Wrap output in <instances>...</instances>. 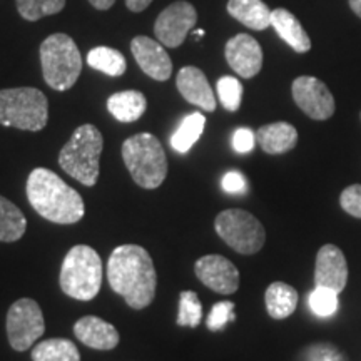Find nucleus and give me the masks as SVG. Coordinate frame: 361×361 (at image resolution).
Instances as JSON below:
<instances>
[{"instance_id":"nucleus-18","label":"nucleus","mask_w":361,"mask_h":361,"mask_svg":"<svg viewBox=\"0 0 361 361\" xmlns=\"http://www.w3.org/2000/svg\"><path fill=\"white\" fill-rule=\"evenodd\" d=\"M271 27H274L279 37L290 45L293 51L305 54L311 49L310 35L306 34L300 20L286 8H276L271 12Z\"/></svg>"},{"instance_id":"nucleus-24","label":"nucleus","mask_w":361,"mask_h":361,"mask_svg":"<svg viewBox=\"0 0 361 361\" xmlns=\"http://www.w3.org/2000/svg\"><path fill=\"white\" fill-rule=\"evenodd\" d=\"M204 126L206 117L201 112H192V114L186 116L171 137V146L179 154H186L189 149L200 141Z\"/></svg>"},{"instance_id":"nucleus-5","label":"nucleus","mask_w":361,"mask_h":361,"mask_svg":"<svg viewBox=\"0 0 361 361\" xmlns=\"http://www.w3.org/2000/svg\"><path fill=\"white\" fill-rule=\"evenodd\" d=\"M102 261L96 250L79 245L67 252L61 268V288L79 301L94 300L101 291Z\"/></svg>"},{"instance_id":"nucleus-23","label":"nucleus","mask_w":361,"mask_h":361,"mask_svg":"<svg viewBox=\"0 0 361 361\" xmlns=\"http://www.w3.org/2000/svg\"><path fill=\"white\" fill-rule=\"evenodd\" d=\"M27 219L13 202L0 196V241L13 243L24 236Z\"/></svg>"},{"instance_id":"nucleus-2","label":"nucleus","mask_w":361,"mask_h":361,"mask_svg":"<svg viewBox=\"0 0 361 361\" xmlns=\"http://www.w3.org/2000/svg\"><path fill=\"white\" fill-rule=\"evenodd\" d=\"M25 189L30 206L51 223L74 224L84 218L85 206L80 194L51 169H34Z\"/></svg>"},{"instance_id":"nucleus-22","label":"nucleus","mask_w":361,"mask_h":361,"mask_svg":"<svg viewBox=\"0 0 361 361\" xmlns=\"http://www.w3.org/2000/svg\"><path fill=\"white\" fill-rule=\"evenodd\" d=\"M264 303L271 318L284 319L295 313L298 306V291L286 283H271L266 290Z\"/></svg>"},{"instance_id":"nucleus-17","label":"nucleus","mask_w":361,"mask_h":361,"mask_svg":"<svg viewBox=\"0 0 361 361\" xmlns=\"http://www.w3.org/2000/svg\"><path fill=\"white\" fill-rule=\"evenodd\" d=\"M75 338L92 350L109 351L119 345V331L114 324L104 322L97 316H84L74 324Z\"/></svg>"},{"instance_id":"nucleus-29","label":"nucleus","mask_w":361,"mask_h":361,"mask_svg":"<svg viewBox=\"0 0 361 361\" xmlns=\"http://www.w3.org/2000/svg\"><path fill=\"white\" fill-rule=\"evenodd\" d=\"M310 310L313 311L319 318H328V316L335 314L338 310V293L329 290V288L316 286L310 293L308 298Z\"/></svg>"},{"instance_id":"nucleus-38","label":"nucleus","mask_w":361,"mask_h":361,"mask_svg":"<svg viewBox=\"0 0 361 361\" xmlns=\"http://www.w3.org/2000/svg\"><path fill=\"white\" fill-rule=\"evenodd\" d=\"M350 7L361 19V0H350Z\"/></svg>"},{"instance_id":"nucleus-20","label":"nucleus","mask_w":361,"mask_h":361,"mask_svg":"<svg viewBox=\"0 0 361 361\" xmlns=\"http://www.w3.org/2000/svg\"><path fill=\"white\" fill-rule=\"evenodd\" d=\"M146 97L139 90H123L107 99V111L119 123H135L146 112Z\"/></svg>"},{"instance_id":"nucleus-27","label":"nucleus","mask_w":361,"mask_h":361,"mask_svg":"<svg viewBox=\"0 0 361 361\" xmlns=\"http://www.w3.org/2000/svg\"><path fill=\"white\" fill-rule=\"evenodd\" d=\"M66 7V0H17V11L25 20L35 22Z\"/></svg>"},{"instance_id":"nucleus-8","label":"nucleus","mask_w":361,"mask_h":361,"mask_svg":"<svg viewBox=\"0 0 361 361\" xmlns=\"http://www.w3.org/2000/svg\"><path fill=\"white\" fill-rule=\"evenodd\" d=\"M214 229L226 245L241 255H255L266 241L263 224L243 209H226L219 213Z\"/></svg>"},{"instance_id":"nucleus-26","label":"nucleus","mask_w":361,"mask_h":361,"mask_svg":"<svg viewBox=\"0 0 361 361\" xmlns=\"http://www.w3.org/2000/svg\"><path fill=\"white\" fill-rule=\"evenodd\" d=\"M87 64L99 72L111 75V78H119L128 69V62L126 57L119 51L112 47H94L87 54Z\"/></svg>"},{"instance_id":"nucleus-15","label":"nucleus","mask_w":361,"mask_h":361,"mask_svg":"<svg viewBox=\"0 0 361 361\" xmlns=\"http://www.w3.org/2000/svg\"><path fill=\"white\" fill-rule=\"evenodd\" d=\"M348 281V264L343 251L335 245H324L316 255L314 284L329 288L338 295L345 290Z\"/></svg>"},{"instance_id":"nucleus-9","label":"nucleus","mask_w":361,"mask_h":361,"mask_svg":"<svg viewBox=\"0 0 361 361\" xmlns=\"http://www.w3.org/2000/svg\"><path fill=\"white\" fill-rule=\"evenodd\" d=\"M44 331V314L39 303L29 298H20L11 306L7 313V336L13 350H29Z\"/></svg>"},{"instance_id":"nucleus-33","label":"nucleus","mask_w":361,"mask_h":361,"mask_svg":"<svg viewBox=\"0 0 361 361\" xmlns=\"http://www.w3.org/2000/svg\"><path fill=\"white\" fill-rule=\"evenodd\" d=\"M340 204L343 211H346L353 218L361 219V184H353V186L343 189Z\"/></svg>"},{"instance_id":"nucleus-35","label":"nucleus","mask_w":361,"mask_h":361,"mask_svg":"<svg viewBox=\"0 0 361 361\" xmlns=\"http://www.w3.org/2000/svg\"><path fill=\"white\" fill-rule=\"evenodd\" d=\"M221 184H223V189L228 194H245L247 189L245 176L238 173V171H229V173H226Z\"/></svg>"},{"instance_id":"nucleus-1","label":"nucleus","mask_w":361,"mask_h":361,"mask_svg":"<svg viewBox=\"0 0 361 361\" xmlns=\"http://www.w3.org/2000/svg\"><path fill=\"white\" fill-rule=\"evenodd\" d=\"M107 279L112 290L123 296L133 310L147 308L156 296V268L142 246L116 247L107 261Z\"/></svg>"},{"instance_id":"nucleus-7","label":"nucleus","mask_w":361,"mask_h":361,"mask_svg":"<svg viewBox=\"0 0 361 361\" xmlns=\"http://www.w3.org/2000/svg\"><path fill=\"white\" fill-rule=\"evenodd\" d=\"M49 121V102L42 90L16 87L0 90V124L20 130H42Z\"/></svg>"},{"instance_id":"nucleus-14","label":"nucleus","mask_w":361,"mask_h":361,"mask_svg":"<svg viewBox=\"0 0 361 361\" xmlns=\"http://www.w3.org/2000/svg\"><path fill=\"white\" fill-rule=\"evenodd\" d=\"M226 61L239 78L251 79L263 67V51L258 40L247 34H238L228 40L224 49Z\"/></svg>"},{"instance_id":"nucleus-10","label":"nucleus","mask_w":361,"mask_h":361,"mask_svg":"<svg viewBox=\"0 0 361 361\" xmlns=\"http://www.w3.org/2000/svg\"><path fill=\"white\" fill-rule=\"evenodd\" d=\"M197 12L194 6L184 0L171 4L159 13L154 24L156 39L164 47H179L184 42L189 30L196 25Z\"/></svg>"},{"instance_id":"nucleus-4","label":"nucleus","mask_w":361,"mask_h":361,"mask_svg":"<svg viewBox=\"0 0 361 361\" xmlns=\"http://www.w3.org/2000/svg\"><path fill=\"white\" fill-rule=\"evenodd\" d=\"M123 159L137 186L156 189L168 176V157L156 135L135 134L123 144Z\"/></svg>"},{"instance_id":"nucleus-19","label":"nucleus","mask_w":361,"mask_h":361,"mask_svg":"<svg viewBox=\"0 0 361 361\" xmlns=\"http://www.w3.org/2000/svg\"><path fill=\"white\" fill-rule=\"evenodd\" d=\"M256 142L268 154H284L298 142V130L288 123L266 124L256 133Z\"/></svg>"},{"instance_id":"nucleus-25","label":"nucleus","mask_w":361,"mask_h":361,"mask_svg":"<svg viewBox=\"0 0 361 361\" xmlns=\"http://www.w3.org/2000/svg\"><path fill=\"white\" fill-rule=\"evenodd\" d=\"M34 361H80L78 346L66 338L40 341L32 350Z\"/></svg>"},{"instance_id":"nucleus-21","label":"nucleus","mask_w":361,"mask_h":361,"mask_svg":"<svg viewBox=\"0 0 361 361\" xmlns=\"http://www.w3.org/2000/svg\"><path fill=\"white\" fill-rule=\"evenodd\" d=\"M228 12L252 30H264L271 27L273 11H269L263 0H229Z\"/></svg>"},{"instance_id":"nucleus-36","label":"nucleus","mask_w":361,"mask_h":361,"mask_svg":"<svg viewBox=\"0 0 361 361\" xmlns=\"http://www.w3.org/2000/svg\"><path fill=\"white\" fill-rule=\"evenodd\" d=\"M152 0H126V6L130 12H142L151 6Z\"/></svg>"},{"instance_id":"nucleus-28","label":"nucleus","mask_w":361,"mask_h":361,"mask_svg":"<svg viewBox=\"0 0 361 361\" xmlns=\"http://www.w3.org/2000/svg\"><path fill=\"white\" fill-rule=\"evenodd\" d=\"M202 318V305L200 296L194 291H183L179 295V311L178 324L179 326L197 328Z\"/></svg>"},{"instance_id":"nucleus-6","label":"nucleus","mask_w":361,"mask_h":361,"mask_svg":"<svg viewBox=\"0 0 361 361\" xmlns=\"http://www.w3.org/2000/svg\"><path fill=\"white\" fill-rule=\"evenodd\" d=\"M40 64L44 80L54 90H67L78 82L82 71V57L67 34H52L40 45Z\"/></svg>"},{"instance_id":"nucleus-37","label":"nucleus","mask_w":361,"mask_h":361,"mask_svg":"<svg viewBox=\"0 0 361 361\" xmlns=\"http://www.w3.org/2000/svg\"><path fill=\"white\" fill-rule=\"evenodd\" d=\"M90 6L99 8V11H107V8H111L114 6L116 0H89Z\"/></svg>"},{"instance_id":"nucleus-31","label":"nucleus","mask_w":361,"mask_h":361,"mask_svg":"<svg viewBox=\"0 0 361 361\" xmlns=\"http://www.w3.org/2000/svg\"><path fill=\"white\" fill-rule=\"evenodd\" d=\"M236 316H234V303L231 301H221L216 303L211 308V313L207 316V329L211 331H219L223 329L229 322H234Z\"/></svg>"},{"instance_id":"nucleus-34","label":"nucleus","mask_w":361,"mask_h":361,"mask_svg":"<svg viewBox=\"0 0 361 361\" xmlns=\"http://www.w3.org/2000/svg\"><path fill=\"white\" fill-rule=\"evenodd\" d=\"M255 144H256V134L247 128H239L233 135L234 151L241 152V154L251 152L252 147H255Z\"/></svg>"},{"instance_id":"nucleus-12","label":"nucleus","mask_w":361,"mask_h":361,"mask_svg":"<svg viewBox=\"0 0 361 361\" xmlns=\"http://www.w3.org/2000/svg\"><path fill=\"white\" fill-rule=\"evenodd\" d=\"M196 276L204 286L219 295H233L239 288V271L221 255L202 256L194 264Z\"/></svg>"},{"instance_id":"nucleus-32","label":"nucleus","mask_w":361,"mask_h":361,"mask_svg":"<svg viewBox=\"0 0 361 361\" xmlns=\"http://www.w3.org/2000/svg\"><path fill=\"white\" fill-rule=\"evenodd\" d=\"M305 361H345V358L333 345L318 343L305 350Z\"/></svg>"},{"instance_id":"nucleus-3","label":"nucleus","mask_w":361,"mask_h":361,"mask_svg":"<svg viewBox=\"0 0 361 361\" xmlns=\"http://www.w3.org/2000/svg\"><path fill=\"white\" fill-rule=\"evenodd\" d=\"M102 147L101 130L92 124H82L59 152V166L84 186H94L99 178Z\"/></svg>"},{"instance_id":"nucleus-11","label":"nucleus","mask_w":361,"mask_h":361,"mask_svg":"<svg viewBox=\"0 0 361 361\" xmlns=\"http://www.w3.org/2000/svg\"><path fill=\"white\" fill-rule=\"evenodd\" d=\"M291 92L296 106L311 119L326 121L335 114V97L319 79L301 75L293 82Z\"/></svg>"},{"instance_id":"nucleus-13","label":"nucleus","mask_w":361,"mask_h":361,"mask_svg":"<svg viewBox=\"0 0 361 361\" xmlns=\"http://www.w3.org/2000/svg\"><path fill=\"white\" fill-rule=\"evenodd\" d=\"M130 51L144 74L159 82H164L173 74V62L164 45L146 35H137L130 42Z\"/></svg>"},{"instance_id":"nucleus-16","label":"nucleus","mask_w":361,"mask_h":361,"mask_svg":"<svg viewBox=\"0 0 361 361\" xmlns=\"http://www.w3.org/2000/svg\"><path fill=\"white\" fill-rule=\"evenodd\" d=\"M178 90L183 94L189 104L200 107V109L206 112L216 111V97L211 89L209 82H207L204 72L197 67L188 66L183 67L178 74Z\"/></svg>"},{"instance_id":"nucleus-30","label":"nucleus","mask_w":361,"mask_h":361,"mask_svg":"<svg viewBox=\"0 0 361 361\" xmlns=\"http://www.w3.org/2000/svg\"><path fill=\"white\" fill-rule=\"evenodd\" d=\"M218 96L224 109L238 111L243 99V84L236 78L224 75L218 80Z\"/></svg>"}]
</instances>
